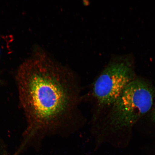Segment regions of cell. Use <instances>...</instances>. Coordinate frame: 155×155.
<instances>
[{
    "instance_id": "cell-1",
    "label": "cell",
    "mask_w": 155,
    "mask_h": 155,
    "mask_svg": "<svg viewBox=\"0 0 155 155\" xmlns=\"http://www.w3.org/2000/svg\"><path fill=\"white\" fill-rule=\"evenodd\" d=\"M20 104L27 121V142L49 131L65 118L73 105L69 87L52 70L46 58L36 54L17 73Z\"/></svg>"
},
{
    "instance_id": "cell-2",
    "label": "cell",
    "mask_w": 155,
    "mask_h": 155,
    "mask_svg": "<svg viewBox=\"0 0 155 155\" xmlns=\"http://www.w3.org/2000/svg\"><path fill=\"white\" fill-rule=\"evenodd\" d=\"M154 95L152 88L144 81H131L112 105L110 124L117 129L134 125L152 108Z\"/></svg>"
},
{
    "instance_id": "cell-3",
    "label": "cell",
    "mask_w": 155,
    "mask_h": 155,
    "mask_svg": "<svg viewBox=\"0 0 155 155\" xmlns=\"http://www.w3.org/2000/svg\"><path fill=\"white\" fill-rule=\"evenodd\" d=\"M129 63L112 64L104 70L93 86L92 96L100 108L112 106L127 85L133 74Z\"/></svg>"
},
{
    "instance_id": "cell-4",
    "label": "cell",
    "mask_w": 155,
    "mask_h": 155,
    "mask_svg": "<svg viewBox=\"0 0 155 155\" xmlns=\"http://www.w3.org/2000/svg\"><path fill=\"white\" fill-rule=\"evenodd\" d=\"M152 118L153 120L155 121V109L152 114Z\"/></svg>"
}]
</instances>
